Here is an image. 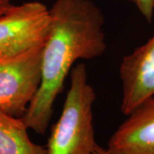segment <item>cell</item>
I'll list each match as a JSON object with an SVG mask.
<instances>
[{
	"mask_svg": "<svg viewBox=\"0 0 154 154\" xmlns=\"http://www.w3.org/2000/svg\"><path fill=\"white\" fill-rule=\"evenodd\" d=\"M89 154H115L113 152H111L110 151H109L107 148H103L100 146H99L98 144L95 146V147L94 150L90 152Z\"/></svg>",
	"mask_w": 154,
	"mask_h": 154,
	"instance_id": "cell-9",
	"label": "cell"
},
{
	"mask_svg": "<svg viewBox=\"0 0 154 154\" xmlns=\"http://www.w3.org/2000/svg\"><path fill=\"white\" fill-rule=\"evenodd\" d=\"M22 117L0 110V154H46L45 148L33 143Z\"/></svg>",
	"mask_w": 154,
	"mask_h": 154,
	"instance_id": "cell-7",
	"label": "cell"
},
{
	"mask_svg": "<svg viewBox=\"0 0 154 154\" xmlns=\"http://www.w3.org/2000/svg\"><path fill=\"white\" fill-rule=\"evenodd\" d=\"M137 8L140 15L151 23L152 22L154 14V0H128Z\"/></svg>",
	"mask_w": 154,
	"mask_h": 154,
	"instance_id": "cell-8",
	"label": "cell"
},
{
	"mask_svg": "<svg viewBox=\"0 0 154 154\" xmlns=\"http://www.w3.org/2000/svg\"><path fill=\"white\" fill-rule=\"evenodd\" d=\"M96 93L89 82L87 67L78 63L70 72V85L63 110L51 129L46 154H89L95 141L93 107Z\"/></svg>",
	"mask_w": 154,
	"mask_h": 154,
	"instance_id": "cell-2",
	"label": "cell"
},
{
	"mask_svg": "<svg viewBox=\"0 0 154 154\" xmlns=\"http://www.w3.org/2000/svg\"><path fill=\"white\" fill-rule=\"evenodd\" d=\"M107 149L115 154H154V97L127 116Z\"/></svg>",
	"mask_w": 154,
	"mask_h": 154,
	"instance_id": "cell-6",
	"label": "cell"
},
{
	"mask_svg": "<svg viewBox=\"0 0 154 154\" xmlns=\"http://www.w3.org/2000/svg\"><path fill=\"white\" fill-rule=\"evenodd\" d=\"M50 11L38 1L12 5L0 14V57L18 54L45 43Z\"/></svg>",
	"mask_w": 154,
	"mask_h": 154,
	"instance_id": "cell-4",
	"label": "cell"
},
{
	"mask_svg": "<svg viewBox=\"0 0 154 154\" xmlns=\"http://www.w3.org/2000/svg\"><path fill=\"white\" fill-rule=\"evenodd\" d=\"M50 28L41 56V80L22 121L45 134L57 98L80 60H91L107 49L105 15L92 0H56L49 9Z\"/></svg>",
	"mask_w": 154,
	"mask_h": 154,
	"instance_id": "cell-1",
	"label": "cell"
},
{
	"mask_svg": "<svg viewBox=\"0 0 154 154\" xmlns=\"http://www.w3.org/2000/svg\"><path fill=\"white\" fill-rule=\"evenodd\" d=\"M12 5L11 0H0V14L9 9Z\"/></svg>",
	"mask_w": 154,
	"mask_h": 154,
	"instance_id": "cell-10",
	"label": "cell"
},
{
	"mask_svg": "<svg viewBox=\"0 0 154 154\" xmlns=\"http://www.w3.org/2000/svg\"><path fill=\"white\" fill-rule=\"evenodd\" d=\"M43 45L0 57V110L7 114L22 117L37 93Z\"/></svg>",
	"mask_w": 154,
	"mask_h": 154,
	"instance_id": "cell-3",
	"label": "cell"
},
{
	"mask_svg": "<svg viewBox=\"0 0 154 154\" xmlns=\"http://www.w3.org/2000/svg\"><path fill=\"white\" fill-rule=\"evenodd\" d=\"M121 111L128 116L154 97V33L142 45L122 58Z\"/></svg>",
	"mask_w": 154,
	"mask_h": 154,
	"instance_id": "cell-5",
	"label": "cell"
}]
</instances>
